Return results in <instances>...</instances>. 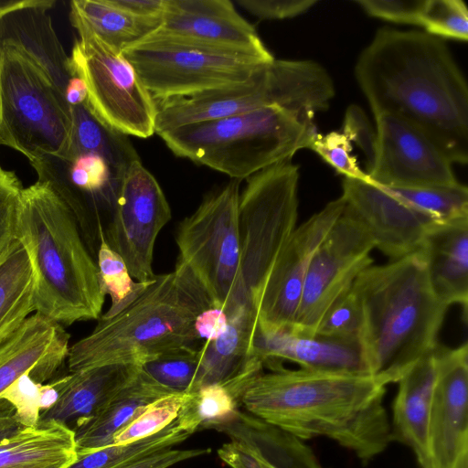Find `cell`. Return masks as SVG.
Segmentation results:
<instances>
[{"label": "cell", "mask_w": 468, "mask_h": 468, "mask_svg": "<svg viewBox=\"0 0 468 468\" xmlns=\"http://www.w3.org/2000/svg\"><path fill=\"white\" fill-rule=\"evenodd\" d=\"M355 75L374 115L405 120L452 164H467L468 87L441 38L380 28L360 53Z\"/></svg>", "instance_id": "6da1fadb"}, {"label": "cell", "mask_w": 468, "mask_h": 468, "mask_svg": "<svg viewBox=\"0 0 468 468\" xmlns=\"http://www.w3.org/2000/svg\"><path fill=\"white\" fill-rule=\"evenodd\" d=\"M387 385L367 374L278 367L247 386L248 413L302 441L325 437L367 465L392 441Z\"/></svg>", "instance_id": "7a4b0ae2"}, {"label": "cell", "mask_w": 468, "mask_h": 468, "mask_svg": "<svg viewBox=\"0 0 468 468\" xmlns=\"http://www.w3.org/2000/svg\"><path fill=\"white\" fill-rule=\"evenodd\" d=\"M362 310L359 345L367 374L387 386L439 346L448 306L433 292L421 250L369 266L354 282Z\"/></svg>", "instance_id": "3957f363"}, {"label": "cell", "mask_w": 468, "mask_h": 468, "mask_svg": "<svg viewBox=\"0 0 468 468\" xmlns=\"http://www.w3.org/2000/svg\"><path fill=\"white\" fill-rule=\"evenodd\" d=\"M18 240L31 262L35 311L60 324L100 318L106 294L74 211L46 181L24 188Z\"/></svg>", "instance_id": "277c9868"}, {"label": "cell", "mask_w": 468, "mask_h": 468, "mask_svg": "<svg viewBox=\"0 0 468 468\" xmlns=\"http://www.w3.org/2000/svg\"><path fill=\"white\" fill-rule=\"evenodd\" d=\"M212 304L181 261L173 271L155 275L143 292L119 313L100 316L92 332L69 350L70 372L112 363H138L195 347L198 314Z\"/></svg>", "instance_id": "5b68a950"}, {"label": "cell", "mask_w": 468, "mask_h": 468, "mask_svg": "<svg viewBox=\"0 0 468 468\" xmlns=\"http://www.w3.org/2000/svg\"><path fill=\"white\" fill-rule=\"evenodd\" d=\"M314 118L273 105L183 125L159 136L176 156L240 180L310 148L318 133Z\"/></svg>", "instance_id": "8992f818"}, {"label": "cell", "mask_w": 468, "mask_h": 468, "mask_svg": "<svg viewBox=\"0 0 468 468\" xmlns=\"http://www.w3.org/2000/svg\"><path fill=\"white\" fill-rule=\"evenodd\" d=\"M334 96L332 78L317 62L274 58L242 82L156 101L155 133L273 105L315 115Z\"/></svg>", "instance_id": "52a82bcc"}, {"label": "cell", "mask_w": 468, "mask_h": 468, "mask_svg": "<svg viewBox=\"0 0 468 468\" xmlns=\"http://www.w3.org/2000/svg\"><path fill=\"white\" fill-rule=\"evenodd\" d=\"M298 181L292 159L247 178L239 202V271L224 310L228 319L240 311L256 314L269 274L296 228Z\"/></svg>", "instance_id": "ba28073f"}, {"label": "cell", "mask_w": 468, "mask_h": 468, "mask_svg": "<svg viewBox=\"0 0 468 468\" xmlns=\"http://www.w3.org/2000/svg\"><path fill=\"white\" fill-rule=\"evenodd\" d=\"M71 133L70 106L48 72L23 46L0 40V145L32 163L64 156Z\"/></svg>", "instance_id": "9c48e42d"}, {"label": "cell", "mask_w": 468, "mask_h": 468, "mask_svg": "<svg viewBox=\"0 0 468 468\" xmlns=\"http://www.w3.org/2000/svg\"><path fill=\"white\" fill-rule=\"evenodd\" d=\"M122 54L132 64L154 101L187 97L242 82L268 63L154 33Z\"/></svg>", "instance_id": "30bf717a"}, {"label": "cell", "mask_w": 468, "mask_h": 468, "mask_svg": "<svg viewBox=\"0 0 468 468\" xmlns=\"http://www.w3.org/2000/svg\"><path fill=\"white\" fill-rule=\"evenodd\" d=\"M70 21L79 34L69 56L70 66L86 85L90 112L122 134L153 135L156 103L132 64L79 20L70 17Z\"/></svg>", "instance_id": "8fae6325"}, {"label": "cell", "mask_w": 468, "mask_h": 468, "mask_svg": "<svg viewBox=\"0 0 468 468\" xmlns=\"http://www.w3.org/2000/svg\"><path fill=\"white\" fill-rule=\"evenodd\" d=\"M239 180L209 193L178 225V261L187 267L213 307L225 310L240 261Z\"/></svg>", "instance_id": "7c38bea8"}, {"label": "cell", "mask_w": 468, "mask_h": 468, "mask_svg": "<svg viewBox=\"0 0 468 468\" xmlns=\"http://www.w3.org/2000/svg\"><path fill=\"white\" fill-rule=\"evenodd\" d=\"M109 209L103 230L109 246L123 259L136 282L153 280L154 244L172 211L159 183L140 159L121 174Z\"/></svg>", "instance_id": "4fadbf2b"}, {"label": "cell", "mask_w": 468, "mask_h": 468, "mask_svg": "<svg viewBox=\"0 0 468 468\" xmlns=\"http://www.w3.org/2000/svg\"><path fill=\"white\" fill-rule=\"evenodd\" d=\"M375 243L364 227L343 211L314 254L290 329L314 335L325 312L371 266Z\"/></svg>", "instance_id": "5bb4252c"}, {"label": "cell", "mask_w": 468, "mask_h": 468, "mask_svg": "<svg viewBox=\"0 0 468 468\" xmlns=\"http://www.w3.org/2000/svg\"><path fill=\"white\" fill-rule=\"evenodd\" d=\"M374 116L376 151L367 172L373 184L398 188L459 184L451 161L421 131L390 113Z\"/></svg>", "instance_id": "9a60e30c"}, {"label": "cell", "mask_w": 468, "mask_h": 468, "mask_svg": "<svg viewBox=\"0 0 468 468\" xmlns=\"http://www.w3.org/2000/svg\"><path fill=\"white\" fill-rule=\"evenodd\" d=\"M344 208L345 201L340 197L295 228L261 291L256 310L257 326L292 327L311 260Z\"/></svg>", "instance_id": "2e32d148"}, {"label": "cell", "mask_w": 468, "mask_h": 468, "mask_svg": "<svg viewBox=\"0 0 468 468\" xmlns=\"http://www.w3.org/2000/svg\"><path fill=\"white\" fill-rule=\"evenodd\" d=\"M344 211L356 218L372 238L375 248L390 261L421 249L435 221L371 181L344 177Z\"/></svg>", "instance_id": "e0dca14e"}, {"label": "cell", "mask_w": 468, "mask_h": 468, "mask_svg": "<svg viewBox=\"0 0 468 468\" xmlns=\"http://www.w3.org/2000/svg\"><path fill=\"white\" fill-rule=\"evenodd\" d=\"M434 354L436 378L424 460L438 468H448L468 452V345L465 342L455 348L438 346Z\"/></svg>", "instance_id": "ac0fdd59"}, {"label": "cell", "mask_w": 468, "mask_h": 468, "mask_svg": "<svg viewBox=\"0 0 468 468\" xmlns=\"http://www.w3.org/2000/svg\"><path fill=\"white\" fill-rule=\"evenodd\" d=\"M154 34L270 62L274 59L255 28L229 0H166Z\"/></svg>", "instance_id": "d6986e66"}, {"label": "cell", "mask_w": 468, "mask_h": 468, "mask_svg": "<svg viewBox=\"0 0 468 468\" xmlns=\"http://www.w3.org/2000/svg\"><path fill=\"white\" fill-rule=\"evenodd\" d=\"M69 335L40 314L30 315L0 345V399L23 376L42 384L69 355Z\"/></svg>", "instance_id": "ffe728a7"}, {"label": "cell", "mask_w": 468, "mask_h": 468, "mask_svg": "<svg viewBox=\"0 0 468 468\" xmlns=\"http://www.w3.org/2000/svg\"><path fill=\"white\" fill-rule=\"evenodd\" d=\"M141 367L138 363H112L70 372L51 384L55 400L38 414L37 422L56 421L75 431L93 418Z\"/></svg>", "instance_id": "44dd1931"}, {"label": "cell", "mask_w": 468, "mask_h": 468, "mask_svg": "<svg viewBox=\"0 0 468 468\" xmlns=\"http://www.w3.org/2000/svg\"><path fill=\"white\" fill-rule=\"evenodd\" d=\"M256 323L254 313L240 311L229 318L223 335L201 345L198 366L187 393L218 384L241 399L250 382L263 372V362L250 354Z\"/></svg>", "instance_id": "7402d4cb"}, {"label": "cell", "mask_w": 468, "mask_h": 468, "mask_svg": "<svg viewBox=\"0 0 468 468\" xmlns=\"http://www.w3.org/2000/svg\"><path fill=\"white\" fill-rule=\"evenodd\" d=\"M250 354L269 367L289 360L308 370L367 374L359 342L306 335L288 328L256 325Z\"/></svg>", "instance_id": "603a6c76"}, {"label": "cell", "mask_w": 468, "mask_h": 468, "mask_svg": "<svg viewBox=\"0 0 468 468\" xmlns=\"http://www.w3.org/2000/svg\"><path fill=\"white\" fill-rule=\"evenodd\" d=\"M55 4L54 0L7 1L0 9V40L23 46L64 94L75 74L48 14Z\"/></svg>", "instance_id": "cb8c5ba5"}, {"label": "cell", "mask_w": 468, "mask_h": 468, "mask_svg": "<svg viewBox=\"0 0 468 468\" xmlns=\"http://www.w3.org/2000/svg\"><path fill=\"white\" fill-rule=\"evenodd\" d=\"M431 287L448 307L468 303V218L434 222L420 249Z\"/></svg>", "instance_id": "d4e9b609"}, {"label": "cell", "mask_w": 468, "mask_h": 468, "mask_svg": "<svg viewBox=\"0 0 468 468\" xmlns=\"http://www.w3.org/2000/svg\"><path fill=\"white\" fill-rule=\"evenodd\" d=\"M434 351L418 361L398 381L399 388L392 403L391 440L410 448L417 462L428 456L429 416L436 378Z\"/></svg>", "instance_id": "484cf974"}, {"label": "cell", "mask_w": 468, "mask_h": 468, "mask_svg": "<svg viewBox=\"0 0 468 468\" xmlns=\"http://www.w3.org/2000/svg\"><path fill=\"white\" fill-rule=\"evenodd\" d=\"M174 394L141 367L135 378L120 390L93 418L77 429V453H87L113 444L114 437L154 400Z\"/></svg>", "instance_id": "4316f807"}, {"label": "cell", "mask_w": 468, "mask_h": 468, "mask_svg": "<svg viewBox=\"0 0 468 468\" xmlns=\"http://www.w3.org/2000/svg\"><path fill=\"white\" fill-rule=\"evenodd\" d=\"M77 458L75 432L53 420L0 442V468H68Z\"/></svg>", "instance_id": "83f0119b"}, {"label": "cell", "mask_w": 468, "mask_h": 468, "mask_svg": "<svg viewBox=\"0 0 468 468\" xmlns=\"http://www.w3.org/2000/svg\"><path fill=\"white\" fill-rule=\"evenodd\" d=\"M218 431L226 432L230 438L252 442L276 468H324L303 441L250 413L239 410L232 421Z\"/></svg>", "instance_id": "f1b7e54d"}, {"label": "cell", "mask_w": 468, "mask_h": 468, "mask_svg": "<svg viewBox=\"0 0 468 468\" xmlns=\"http://www.w3.org/2000/svg\"><path fill=\"white\" fill-rule=\"evenodd\" d=\"M69 17L79 20L119 53L154 33L162 20L133 16L110 0H72Z\"/></svg>", "instance_id": "f546056e"}, {"label": "cell", "mask_w": 468, "mask_h": 468, "mask_svg": "<svg viewBox=\"0 0 468 468\" xmlns=\"http://www.w3.org/2000/svg\"><path fill=\"white\" fill-rule=\"evenodd\" d=\"M35 311L32 266L23 244L17 240L0 261V345L9 338Z\"/></svg>", "instance_id": "4dcf8cb0"}, {"label": "cell", "mask_w": 468, "mask_h": 468, "mask_svg": "<svg viewBox=\"0 0 468 468\" xmlns=\"http://www.w3.org/2000/svg\"><path fill=\"white\" fill-rule=\"evenodd\" d=\"M72 133L64 157L94 154L103 157L121 175L134 160L139 159L127 135L107 127L90 112L87 101L70 107Z\"/></svg>", "instance_id": "1f68e13d"}, {"label": "cell", "mask_w": 468, "mask_h": 468, "mask_svg": "<svg viewBox=\"0 0 468 468\" xmlns=\"http://www.w3.org/2000/svg\"><path fill=\"white\" fill-rule=\"evenodd\" d=\"M240 405L241 401L222 385L207 386L187 393L176 422L191 435L201 429L218 430L236 418Z\"/></svg>", "instance_id": "d6a6232c"}, {"label": "cell", "mask_w": 468, "mask_h": 468, "mask_svg": "<svg viewBox=\"0 0 468 468\" xmlns=\"http://www.w3.org/2000/svg\"><path fill=\"white\" fill-rule=\"evenodd\" d=\"M189 436L191 434L182 431L175 420L152 436L78 454L77 460L68 468H115L153 452L173 448Z\"/></svg>", "instance_id": "836d02e7"}, {"label": "cell", "mask_w": 468, "mask_h": 468, "mask_svg": "<svg viewBox=\"0 0 468 468\" xmlns=\"http://www.w3.org/2000/svg\"><path fill=\"white\" fill-rule=\"evenodd\" d=\"M99 246L97 266L101 288L111 297V307L102 317H110L122 311L137 298L152 281L136 282L123 259L105 239L103 228L98 223Z\"/></svg>", "instance_id": "e575fe53"}, {"label": "cell", "mask_w": 468, "mask_h": 468, "mask_svg": "<svg viewBox=\"0 0 468 468\" xmlns=\"http://www.w3.org/2000/svg\"><path fill=\"white\" fill-rule=\"evenodd\" d=\"M384 188L435 222L468 218V189L460 183L454 186Z\"/></svg>", "instance_id": "d590c367"}, {"label": "cell", "mask_w": 468, "mask_h": 468, "mask_svg": "<svg viewBox=\"0 0 468 468\" xmlns=\"http://www.w3.org/2000/svg\"><path fill=\"white\" fill-rule=\"evenodd\" d=\"M198 349L186 347L144 361L141 368L173 393H187L198 366Z\"/></svg>", "instance_id": "8d00e7d4"}, {"label": "cell", "mask_w": 468, "mask_h": 468, "mask_svg": "<svg viewBox=\"0 0 468 468\" xmlns=\"http://www.w3.org/2000/svg\"><path fill=\"white\" fill-rule=\"evenodd\" d=\"M187 393H174L147 405L113 439V444H125L144 439L166 428L176 420Z\"/></svg>", "instance_id": "74e56055"}, {"label": "cell", "mask_w": 468, "mask_h": 468, "mask_svg": "<svg viewBox=\"0 0 468 468\" xmlns=\"http://www.w3.org/2000/svg\"><path fill=\"white\" fill-rule=\"evenodd\" d=\"M362 324L361 305L351 286L328 308L314 335L359 342Z\"/></svg>", "instance_id": "f35d334b"}, {"label": "cell", "mask_w": 468, "mask_h": 468, "mask_svg": "<svg viewBox=\"0 0 468 468\" xmlns=\"http://www.w3.org/2000/svg\"><path fill=\"white\" fill-rule=\"evenodd\" d=\"M420 26L438 37L468 39V10L462 0H425Z\"/></svg>", "instance_id": "ab89813d"}, {"label": "cell", "mask_w": 468, "mask_h": 468, "mask_svg": "<svg viewBox=\"0 0 468 468\" xmlns=\"http://www.w3.org/2000/svg\"><path fill=\"white\" fill-rule=\"evenodd\" d=\"M23 190L16 174L0 165V261L18 240Z\"/></svg>", "instance_id": "60d3db41"}, {"label": "cell", "mask_w": 468, "mask_h": 468, "mask_svg": "<svg viewBox=\"0 0 468 468\" xmlns=\"http://www.w3.org/2000/svg\"><path fill=\"white\" fill-rule=\"evenodd\" d=\"M310 149L344 177L370 181L367 172L359 166L356 157L352 154L351 142L343 133H317Z\"/></svg>", "instance_id": "b9f144b4"}, {"label": "cell", "mask_w": 468, "mask_h": 468, "mask_svg": "<svg viewBox=\"0 0 468 468\" xmlns=\"http://www.w3.org/2000/svg\"><path fill=\"white\" fill-rule=\"evenodd\" d=\"M355 3L373 17L420 26L425 0H357Z\"/></svg>", "instance_id": "7bdbcfd3"}, {"label": "cell", "mask_w": 468, "mask_h": 468, "mask_svg": "<svg viewBox=\"0 0 468 468\" xmlns=\"http://www.w3.org/2000/svg\"><path fill=\"white\" fill-rule=\"evenodd\" d=\"M342 133L363 151L368 169L375 156L377 134L361 107L352 104L346 109Z\"/></svg>", "instance_id": "ee69618b"}, {"label": "cell", "mask_w": 468, "mask_h": 468, "mask_svg": "<svg viewBox=\"0 0 468 468\" xmlns=\"http://www.w3.org/2000/svg\"><path fill=\"white\" fill-rule=\"evenodd\" d=\"M237 3L259 19H284L297 16L318 2L316 0H237Z\"/></svg>", "instance_id": "f6af8a7d"}, {"label": "cell", "mask_w": 468, "mask_h": 468, "mask_svg": "<svg viewBox=\"0 0 468 468\" xmlns=\"http://www.w3.org/2000/svg\"><path fill=\"white\" fill-rule=\"evenodd\" d=\"M208 448H168L133 460L115 468H169L178 463L208 454Z\"/></svg>", "instance_id": "bcb514c9"}, {"label": "cell", "mask_w": 468, "mask_h": 468, "mask_svg": "<svg viewBox=\"0 0 468 468\" xmlns=\"http://www.w3.org/2000/svg\"><path fill=\"white\" fill-rule=\"evenodd\" d=\"M229 324L226 313L217 307L202 311L195 320V331L199 339L212 341L225 333Z\"/></svg>", "instance_id": "7dc6e473"}, {"label": "cell", "mask_w": 468, "mask_h": 468, "mask_svg": "<svg viewBox=\"0 0 468 468\" xmlns=\"http://www.w3.org/2000/svg\"><path fill=\"white\" fill-rule=\"evenodd\" d=\"M218 450V457L230 468H260L258 462L238 439L230 438Z\"/></svg>", "instance_id": "c3c4849f"}, {"label": "cell", "mask_w": 468, "mask_h": 468, "mask_svg": "<svg viewBox=\"0 0 468 468\" xmlns=\"http://www.w3.org/2000/svg\"><path fill=\"white\" fill-rule=\"evenodd\" d=\"M111 3L133 16L162 18L166 0H110Z\"/></svg>", "instance_id": "681fc988"}, {"label": "cell", "mask_w": 468, "mask_h": 468, "mask_svg": "<svg viewBox=\"0 0 468 468\" xmlns=\"http://www.w3.org/2000/svg\"><path fill=\"white\" fill-rule=\"evenodd\" d=\"M25 427L16 406L5 399H0V442L16 435Z\"/></svg>", "instance_id": "f907efd6"}, {"label": "cell", "mask_w": 468, "mask_h": 468, "mask_svg": "<svg viewBox=\"0 0 468 468\" xmlns=\"http://www.w3.org/2000/svg\"><path fill=\"white\" fill-rule=\"evenodd\" d=\"M64 95L70 107L86 102L88 91L84 81L75 74L67 84Z\"/></svg>", "instance_id": "816d5d0a"}, {"label": "cell", "mask_w": 468, "mask_h": 468, "mask_svg": "<svg viewBox=\"0 0 468 468\" xmlns=\"http://www.w3.org/2000/svg\"><path fill=\"white\" fill-rule=\"evenodd\" d=\"M239 440L245 447L248 449V451L250 452V454L255 458V460L258 462L260 468H276L272 464H271L259 452L257 447L250 441H246L244 439L239 438H234Z\"/></svg>", "instance_id": "f5cc1de1"}, {"label": "cell", "mask_w": 468, "mask_h": 468, "mask_svg": "<svg viewBox=\"0 0 468 468\" xmlns=\"http://www.w3.org/2000/svg\"><path fill=\"white\" fill-rule=\"evenodd\" d=\"M420 468H438L429 461L423 460L418 463ZM448 468H468V452L460 455L456 461Z\"/></svg>", "instance_id": "db71d44e"}, {"label": "cell", "mask_w": 468, "mask_h": 468, "mask_svg": "<svg viewBox=\"0 0 468 468\" xmlns=\"http://www.w3.org/2000/svg\"><path fill=\"white\" fill-rule=\"evenodd\" d=\"M5 3L6 1H0V7H2Z\"/></svg>", "instance_id": "11a10c76"}, {"label": "cell", "mask_w": 468, "mask_h": 468, "mask_svg": "<svg viewBox=\"0 0 468 468\" xmlns=\"http://www.w3.org/2000/svg\"><path fill=\"white\" fill-rule=\"evenodd\" d=\"M1 8H2V7H1ZM1 8H0V9H1Z\"/></svg>", "instance_id": "9f6ffc18"}]
</instances>
